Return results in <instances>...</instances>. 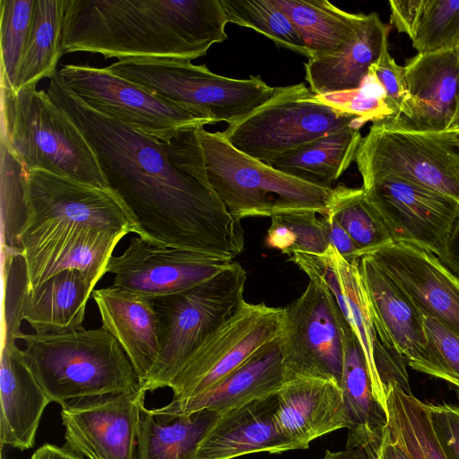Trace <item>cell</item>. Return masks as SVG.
<instances>
[{
  "label": "cell",
  "mask_w": 459,
  "mask_h": 459,
  "mask_svg": "<svg viewBox=\"0 0 459 459\" xmlns=\"http://www.w3.org/2000/svg\"><path fill=\"white\" fill-rule=\"evenodd\" d=\"M376 459H407L392 439L387 429L377 452Z\"/></svg>",
  "instance_id": "cell-50"
},
{
  "label": "cell",
  "mask_w": 459,
  "mask_h": 459,
  "mask_svg": "<svg viewBox=\"0 0 459 459\" xmlns=\"http://www.w3.org/2000/svg\"><path fill=\"white\" fill-rule=\"evenodd\" d=\"M365 123L322 102L300 82L275 87L273 96L222 134L239 152L269 162L330 133Z\"/></svg>",
  "instance_id": "cell-10"
},
{
  "label": "cell",
  "mask_w": 459,
  "mask_h": 459,
  "mask_svg": "<svg viewBox=\"0 0 459 459\" xmlns=\"http://www.w3.org/2000/svg\"><path fill=\"white\" fill-rule=\"evenodd\" d=\"M145 394L141 388L66 402L61 406L64 447L84 459H136Z\"/></svg>",
  "instance_id": "cell-15"
},
{
  "label": "cell",
  "mask_w": 459,
  "mask_h": 459,
  "mask_svg": "<svg viewBox=\"0 0 459 459\" xmlns=\"http://www.w3.org/2000/svg\"><path fill=\"white\" fill-rule=\"evenodd\" d=\"M221 0H65L62 55L193 60L228 39Z\"/></svg>",
  "instance_id": "cell-2"
},
{
  "label": "cell",
  "mask_w": 459,
  "mask_h": 459,
  "mask_svg": "<svg viewBox=\"0 0 459 459\" xmlns=\"http://www.w3.org/2000/svg\"><path fill=\"white\" fill-rule=\"evenodd\" d=\"M436 437L446 459H459V405L428 403Z\"/></svg>",
  "instance_id": "cell-44"
},
{
  "label": "cell",
  "mask_w": 459,
  "mask_h": 459,
  "mask_svg": "<svg viewBox=\"0 0 459 459\" xmlns=\"http://www.w3.org/2000/svg\"><path fill=\"white\" fill-rule=\"evenodd\" d=\"M456 51H457V53H458V55H459V48L456 49Z\"/></svg>",
  "instance_id": "cell-52"
},
{
  "label": "cell",
  "mask_w": 459,
  "mask_h": 459,
  "mask_svg": "<svg viewBox=\"0 0 459 459\" xmlns=\"http://www.w3.org/2000/svg\"><path fill=\"white\" fill-rule=\"evenodd\" d=\"M22 185L26 220L18 248L28 279L91 229L139 234L134 217L108 187L39 169H24Z\"/></svg>",
  "instance_id": "cell-3"
},
{
  "label": "cell",
  "mask_w": 459,
  "mask_h": 459,
  "mask_svg": "<svg viewBox=\"0 0 459 459\" xmlns=\"http://www.w3.org/2000/svg\"><path fill=\"white\" fill-rule=\"evenodd\" d=\"M230 263L134 236L120 255L110 257L106 273L115 275L113 286L154 299L206 281Z\"/></svg>",
  "instance_id": "cell-17"
},
{
  "label": "cell",
  "mask_w": 459,
  "mask_h": 459,
  "mask_svg": "<svg viewBox=\"0 0 459 459\" xmlns=\"http://www.w3.org/2000/svg\"><path fill=\"white\" fill-rule=\"evenodd\" d=\"M247 271L231 262L220 273L190 289L152 299L159 323L160 354L146 392L169 387L197 347L244 299Z\"/></svg>",
  "instance_id": "cell-8"
},
{
  "label": "cell",
  "mask_w": 459,
  "mask_h": 459,
  "mask_svg": "<svg viewBox=\"0 0 459 459\" xmlns=\"http://www.w3.org/2000/svg\"><path fill=\"white\" fill-rule=\"evenodd\" d=\"M359 266L383 344L412 369L431 376L434 358L423 316L368 255L359 259Z\"/></svg>",
  "instance_id": "cell-19"
},
{
  "label": "cell",
  "mask_w": 459,
  "mask_h": 459,
  "mask_svg": "<svg viewBox=\"0 0 459 459\" xmlns=\"http://www.w3.org/2000/svg\"><path fill=\"white\" fill-rule=\"evenodd\" d=\"M219 414L206 410L191 414H156L140 411L136 459H195L198 446Z\"/></svg>",
  "instance_id": "cell-29"
},
{
  "label": "cell",
  "mask_w": 459,
  "mask_h": 459,
  "mask_svg": "<svg viewBox=\"0 0 459 459\" xmlns=\"http://www.w3.org/2000/svg\"><path fill=\"white\" fill-rule=\"evenodd\" d=\"M326 213L331 214L346 230L362 257L394 243L366 200L362 187L351 188L343 185L335 187Z\"/></svg>",
  "instance_id": "cell-34"
},
{
  "label": "cell",
  "mask_w": 459,
  "mask_h": 459,
  "mask_svg": "<svg viewBox=\"0 0 459 459\" xmlns=\"http://www.w3.org/2000/svg\"><path fill=\"white\" fill-rule=\"evenodd\" d=\"M316 97L340 112L358 117L365 124L394 117L393 111L385 103L382 86L369 72L362 85L356 90L316 95Z\"/></svg>",
  "instance_id": "cell-41"
},
{
  "label": "cell",
  "mask_w": 459,
  "mask_h": 459,
  "mask_svg": "<svg viewBox=\"0 0 459 459\" xmlns=\"http://www.w3.org/2000/svg\"><path fill=\"white\" fill-rule=\"evenodd\" d=\"M65 0H36L28 40L13 91L51 78L62 53L60 39Z\"/></svg>",
  "instance_id": "cell-33"
},
{
  "label": "cell",
  "mask_w": 459,
  "mask_h": 459,
  "mask_svg": "<svg viewBox=\"0 0 459 459\" xmlns=\"http://www.w3.org/2000/svg\"><path fill=\"white\" fill-rule=\"evenodd\" d=\"M36 85L17 91L1 86V143L26 170L108 187L83 134Z\"/></svg>",
  "instance_id": "cell-5"
},
{
  "label": "cell",
  "mask_w": 459,
  "mask_h": 459,
  "mask_svg": "<svg viewBox=\"0 0 459 459\" xmlns=\"http://www.w3.org/2000/svg\"><path fill=\"white\" fill-rule=\"evenodd\" d=\"M308 278L322 280L333 293L340 311L364 352L375 393L385 406V393L391 383H397L412 394L406 370V360L382 342L361 279L359 261H346L329 246L323 255L301 252L289 256Z\"/></svg>",
  "instance_id": "cell-13"
},
{
  "label": "cell",
  "mask_w": 459,
  "mask_h": 459,
  "mask_svg": "<svg viewBox=\"0 0 459 459\" xmlns=\"http://www.w3.org/2000/svg\"><path fill=\"white\" fill-rule=\"evenodd\" d=\"M102 327L119 342L143 387L160 354L159 323L152 299L113 285L94 290Z\"/></svg>",
  "instance_id": "cell-23"
},
{
  "label": "cell",
  "mask_w": 459,
  "mask_h": 459,
  "mask_svg": "<svg viewBox=\"0 0 459 459\" xmlns=\"http://www.w3.org/2000/svg\"><path fill=\"white\" fill-rule=\"evenodd\" d=\"M68 88L90 108L166 142L178 130L212 122L152 94L105 68L66 65L59 71Z\"/></svg>",
  "instance_id": "cell-14"
},
{
  "label": "cell",
  "mask_w": 459,
  "mask_h": 459,
  "mask_svg": "<svg viewBox=\"0 0 459 459\" xmlns=\"http://www.w3.org/2000/svg\"><path fill=\"white\" fill-rule=\"evenodd\" d=\"M368 256L423 317L459 337V278L436 255L410 244L392 243Z\"/></svg>",
  "instance_id": "cell-18"
},
{
  "label": "cell",
  "mask_w": 459,
  "mask_h": 459,
  "mask_svg": "<svg viewBox=\"0 0 459 459\" xmlns=\"http://www.w3.org/2000/svg\"><path fill=\"white\" fill-rule=\"evenodd\" d=\"M106 69L212 124L239 121L274 91L260 76L225 77L182 58H123Z\"/></svg>",
  "instance_id": "cell-7"
},
{
  "label": "cell",
  "mask_w": 459,
  "mask_h": 459,
  "mask_svg": "<svg viewBox=\"0 0 459 459\" xmlns=\"http://www.w3.org/2000/svg\"><path fill=\"white\" fill-rule=\"evenodd\" d=\"M434 358L431 376L452 385L459 393V337L438 322L424 317Z\"/></svg>",
  "instance_id": "cell-42"
},
{
  "label": "cell",
  "mask_w": 459,
  "mask_h": 459,
  "mask_svg": "<svg viewBox=\"0 0 459 459\" xmlns=\"http://www.w3.org/2000/svg\"><path fill=\"white\" fill-rule=\"evenodd\" d=\"M284 307L245 299L192 353L169 387L172 400L199 395L215 386L268 343L278 340Z\"/></svg>",
  "instance_id": "cell-12"
},
{
  "label": "cell",
  "mask_w": 459,
  "mask_h": 459,
  "mask_svg": "<svg viewBox=\"0 0 459 459\" xmlns=\"http://www.w3.org/2000/svg\"><path fill=\"white\" fill-rule=\"evenodd\" d=\"M446 131L459 134V105L457 106L455 113Z\"/></svg>",
  "instance_id": "cell-51"
},
{
  "label": "cell",
  "mask_w": 459,
  "mask_h": 459,
  "mask_svg": "<svg viewBox=\"0 0 459 459\" xmlns=\"http://www.w3.org/2000/svg\"><path fill=\"white\" fill-rule=\"evenodd\" d=\"M221 4L228 22L255 30L277 46L310 58L300 35L274 0H221Z\"/></svg>",
  "instance_id": "cell-35"
},
{
  "label": "cell",
  "mask_w": 459,
  "mask_h": 459,
  "mask_svg": "<svg viewBox=\"0 0 459 459\" xmlns=\"http://www.w3.org/2000/svg\"><path fill=\"white\" fill-rule=\"evenodd\" d=\"M355 161L363 185L400 178L459 202V134L403 128L387 118L373 122Z\"/></svg>",
  "instance_id": "cell-9"
},
{
  "label": "cell",
  "mask_w": 459,
  "mask_h": 459,
  "mask_svg": "<svg viewBox=\"0 0 459 459\" xmlns=\"http://www.w3.org/2000/svg\"><path fill=\"white\" fill-rule=\"evenodd\" d=\"M285 382L276 340L260 349L212 389L191 398L172 400L151 411L156 414L185 415L206 410L221 414L255 399L277 394Z\"/></svg>",
  "instance_id": "cell-24"
},
{
  "label": "cell",
  "mask_w": 459,
  "mask_h": 459,
  "mask_svg": "<svg viewBox=\"0 0 459 459\" xmlns=\"http://www.w3.org/2000/svg\"><path fill=\"white\" fill-rule=\"evenodd\" d=\"M389 29L377 13L361 14L352 39L332 55L308 59L305 79L316 95L359 88L388 48Z\"/></svg>",
  "instance_id": "cell-26"
},
{
  "label": "cell",
  "mask_w": 459,
  "mask_h": 459,
  "mask_svg": "<svg viewBox=\"0 0 459 459\" xmlns=\"http://www.w3.org/2000/svg\"><path fill=\"white\" fill-rule=\"evenodd\" d=\"M359 128L339 129L267 164L309 184L333 188V184L355 160L362 138Z\"/></svg>",
  "instance_id": "cell-30"
},
{
  "label": "cell",
  "mask_w": 459,
  "mask_h": 459,
  "mask_svg": "<svg viewBox=\"0 0 459 459\" xmlns=\"http://www.w3.org/2000/svg\"><path fill=\"white\" fill-rule=\"evenodd\" d=\"M403 67L406 100L400 113L387 119L414 131H446L459 105L457 51L417 54Z\"/></svg>",
  "instance_id": "cell-20"
},
{
  "label": "cell",
  "mask_w": 459,
  "mask_h": 459,
  "mask_svg": "<svg viewBox=\"0 0 459 459\" xmlns=\"http://www.w3.org/2000/svg\"><path fill=\"white\" fill-rule=\"evenodd\" d=\"M440 262L459 278V213L437 255Z\"/></svg>",
  "instance_id": "cell-47"
},
{
  "label": "cell",
  "mask_w": 459,
  "mask_h": 459,
  "mask_svg": "<svg viewBox=\"0 0 459 459\" xmlns=\"http://www.w3.org/2000/svg\"><path fill=\"white\" fill-rule=\"evenodd\" d=\"M30 459H84L66 448L51 444H45L39 447Z\"/></svg>",
  "instance_id": "cell-48"
},
{
  "label": "cell",
  "mask_w": 459,
  "mask_h": 459,
  "mask_svg": "<svg viewBox=\"0 0 459 459\" xmlns=\"http://www.w3.org/2000/svg\"><path fill=\"white\" fill-rule=\"evenodd\" d=\"M410 39L418 54L456 50L459 48V0H422Z\"/></svg>",
  "instance_id": "cell-37"
},
{
  "label": "cell",
  "mask_w": 459,
  "mask_h": 459,
  "mask_svg": "<svg viewBox=\"0 0 459 459\" xmlns=\"http://www.w3.org/2000/svg\"><path fill=\"white\" fill-rule=\"evenodd\" d=\"M47 92L83 134L108 187L153 243L227 262L245 247L241 222L212 189L198 130L160 142L86 105L57 71Z\"/></svg>",
  "instance_id": "cell-1"
},
{
  "label": "cell",
  "mask_w": 459,
  "mask_h": 459,
  "mask_svg": "<svg viewBox=\"0 0 459 459\" xmlns=\"http://www.w3.org/2000/svg\"><path fill=\"white\" fill-rule=\"evenodd\" d=\"M347 328L329 288L319 278H309L302 294L284 307L278 342L286 381L308 377L340 385Z\"/></svg>",
  "instance_id": "cell-11"
},
{
  "label": "cell",
  "mask_w": 459,
  "mask_h": 459,
  "mask_svg": "<svg viewBox=\"0 0 459 459\" xmlns=\"http://www.w3.org/2000/svg\"><path fill=\"white\" fill-rule=\"evenodd\" d=\"M94 287L78 270H65L27 290L22 319L35 333H62L82 327Z\"/></svg>",
  "instance_id": "cell-28"
},
{
  "label": "cell",
  "mask_w": 459,
  "mask_h": 459,
  "mask_svg": "<svg viewBox=\"0 0 459 459\" xmlns=\"http://www.w3.org/2000/svg\"><path fill=\"white\" fill-rule=\"evenodd\" d=\"M0 396L1 445L21 450L33 447L41 416L51 402L16 343L2 345Z\"/></svg>",
  "instance_id": "cell-25"
},
{
  "label": "cell",
  "mask_w": 459,
  "mask_h": 459,
  "mask_svg": "<svg viewBox=\"0 0 459 459\" xmlns=\"http://www.w3.org/2000/svg\"><path fill=\"white\" fill-rule=\"evenodd\" d=\"M329 243L348 262L359 261L361 254L346 230L329 213L322 216Z\"/></svg>",
  "instance_id": "cell-45"
},
{
  "label": "cell",
  "mask_w": 459,
  "mask_h": 459,
  "mask_svg": "<svg viewBox=\"0 0 459 459\" xmlns=\"http://www.w3.org/2000/svg\"><path fill=\"white\" fill-rule=\"evenodd\" d=\"M385 91V103L395 117L406 100L407 88L404 67L399 65L386 48L369 68ZM392 118V117H391Z\"/></svg>",
  "instance_id": "cell-43"
},
{
  "label": "cell",
  "mask_w": 459,
  "mask_h": 459,
  "mask_svg": "<svg viewBox=\"0 0 459 459\" xmlns=\"http://www.w3.org/2000/svg\"><path fill=\"white\" fill-rule=\"evenodd\" d=\"M323 459H376V454L363 447H345L337 452L326 450Z\"/></svg>",
  "instance_id": "cell-49"
},
{
  "label": "cell",
  "mask_w": 459,
  "mask_h": 459,
  "mask_svg": "<svg viewBox=\"0 0 459 459\" xmlns=\"http://www.w3.org/2000/svg\"><path fill=\"white\" fill-rule=\"evenodd\" d=\"M23 359L50 402L142 388L136 371L104 327L62 333H23Z\"/></svg>",
  "instance_id": "cell-4"
},
{
  "label": "cell",
  "mask_w": 459,
  "mask_h": 459,
  "mask_svg": "<svg viewBox=\"0 0 459 459\" xmlns=\"http://www.w3.org/2000/svg\"><path fill=\"white\" fill-rule=\"evenodd\" d=\"M267 247L290 255L296 252L323 255L330 243L322 218L316 212L276 215L264 238Z\"/></svg>",
  "instance_id": "cell-36"
},
{
  "label": "cell",
  "mask_w": 459,
  "mask_h": 459,
  "mask_svg": "<svg viewBox=\"0 0 459 459\" xmlns=\"http://www.w3.org/2000/svg\"><path fill=\"white\" fill-rule=\"evenodd\" d=\"M23 167L1 143V240L2 248L18 252V236L25 223Z\"/></svg>",
  "instance_id": "cell-39"
},
{
  "label": "cell",
  "mask_w": 459,
  "mask_h": 459,
  "mask_svg": "<svg viewBox=\"0 0 459 459\" xmlns=\"http://www.w3.org/2000/svg\"><path fill=\"white\" fill-rule=\"evenodd\" d=\"M362 189L394 243L438 254L459 213V202L395 178L377 180Z\"/></svg>",
  "instance_id": "cell-16"
},
{
  "label": "cell",
  "mask_w": 459,
  "mask_h": 459,
  "mask_svg": "<svg viewBox=\"0 0 459 459\" xmlns=\"http://www.w3.org/2000/svg\"><path fill=\"white\" fill-rule=\"evenodd\" d=\"M198 133L209 182L236 220L298 212L326 214L334 188L302 181L239 152L222 132L200 127Z\"/></svg>",
  "instance_id": "cell-6"
},
{
  "label": "cell",
  "mask_w": 459,
  "mask_h": 459,
  "mask_svg": "<svg viewBox=\"0 0 459 459\" xmlns=\"http://www.w3.org/2000/svg\"><path fill=\"white\" fill-rule=\"evenodd\" d=\"M303 39L310 58L338 51L355 34L362 13L345 12L327 0H274Z\"/></svg>",
  "instance_id": "cell-31"
},
{
  "label": "cell",
  "mask_w": 459,
  "mask_h": 459,
  "mask_svg": "<svg viewBox=\"0 0 459 459\" xmlns=\"http://www.w3.org/2000/svg\"><path fill=\"white\" fill-rule=\"evenodd\" d=\"M422 0H392L389 1L391 22L399 32L410 38L413 33L420 11Z\"/></svg>",
  "instance_id": "cell-46"
},
{
  "label": "cell",
  "mask_w": 459,
  "mask_h": 459,
  "mask_svg": "<svg viewBox=\"0 0 459 459\" xmlns=\"http://www.w3.org/2000/svg\"><path fill=\"white\" fill-rule=\"evenodd\" d=\"M36 0H0L1 86L13 90Z\"/></svg>",
  "instance_id": "cell-38"
},
{
  "label": "cell",
  "mask_w": 459,
  "mask_h": 459,
  "mask_svg": "<svg viewBox=\"0 0 459 459\" xmlns=\"http://www.w3.org/2000/svg\"><path fill=\"white\" fill-rule=\"evenodd\" d=\"M340 386L350 422L346 447H363L377 454L387 429V413L375 393L361 346L350 328L343 337Z\"/></svg>",
  "instance_id": "cell-27"
},
{
  "label": "cell",
  "mask_w": 459,
  "mask_h": 459,
  "mask_svg": "<svg viewBox=\"0 0 459 459\" xmlns=\"http://www.w3.org/2000/svg\"><path fill=\"white\" fill-rule=\"evenodd\" d=\"M276 421L292 449H307L311 441L349 429L342 390L324 378L297 377L277 393Z\"/></svg>",
  "instance_id": "cell-21"
},
{
  "label": "cell",
  "mask_w": 459,
  "mask_h": 459,
  "mask_svg": "<svg viewBox=\"0 0 459 459\" xmlns=\"http://www.w3.org/2000/svg\"><path fill=\"white\" fill-rule=\"evenodd\" d=\"M276 409L274 394L219 414L200 442L195 459H233L293 450L279 430Z\"/></svg>",
  "instance_id": "cell-22"
},
{
  "label": "cell",
  "mask_w": 459,
  "mask_h": 459,
  "mask_svg": "<svg viewBox=\"0 0 459 459\" xmlns=\"http://www.w3.org/2000/svg\"><path fill=\"white\" fill-rule=\"evenodd\" d=\"M384 404L387 430L407 459H446L436 437L428 403L391 383Z\"/></svg>",
  "instance_id": "cell-32"
},
{
  "label": "cell",
  "mask_w": 459,
  "mask_h": 459,
  "mask_svg": "<svg viewBox=\"0 0 459 459\" xmlns=\"http://www.w3.org/2000/svg\"><path fill=\"white\" fill-rule=\"evenodd\" d=\"M2 345L15 344L22 332V306L28 290L25 262L18 252L2 248Z\"/></svg>",
  "instance_id": "cell-40"
}]
</instances>
